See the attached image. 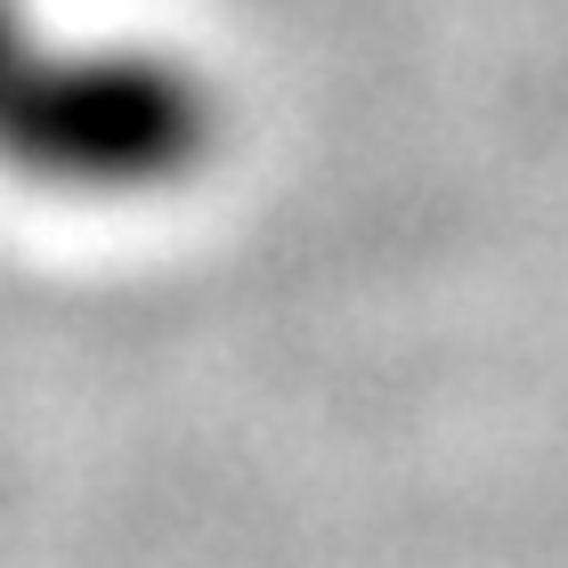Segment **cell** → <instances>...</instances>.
Here are the masks:
<instances>
[{"instance_id": "cell-1", "label": "cell", "mask_w": 568, "mask_h": 568, "mask_svg": "<svg viewBox=\"0 0 568 568\" xmlns=\"http://www.w3.org/2000/svg\"><path fill=\"white\" fill-rule=\"evenodd\" d=\"M212 82L139 41H49L41 24L0 65V171L49 195L131 203L163 195L212 163Z\"/></svg>"}, {"instance_id": "cell-2", "label": "cell", "mask_w": 568, "mask_h": 568, "mask_svg": "<svg viewBox=\"0 0 568 568\" xmlns=\"http://www.w3.org/2000/svg\"><path fill=\"white\" fill-rule=\"evenodd\" d=\"M24 33H33V17H24V0H0V65L24 49Z\"/></svg>"}]
</instances>
